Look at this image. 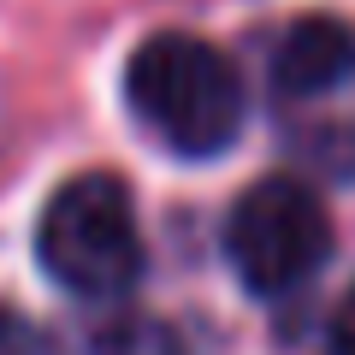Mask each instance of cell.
Listing matches in <instances>:
<instances>
[{
    "label": "cell",
    "instance_id": "obj_3",
    "mask_svg": "<svg viewBox=\"0 0 355 355\" xmlns=\"http://www.w3.org/2000/svg\"><path fill=\"white\" fill-rule=\"evenodd\" d=\"M225 254L254 296L302 291L331 254V219L308 184L261 178L237 196L225 219Z\"/></svg>",
    "mask_w": 355,
    "mask_h": 355
},
{
    "label": "cell",
    "instance_id": "obj_5",
    "mask_svg": "<svg viewBox=\"0 0 355 355\" xmlns=\"http://www.w3.org/2000/svg\"><path fill=\"white\" fill-rule=\"evenodd\" d=\"M89 355H184V343H178L172 326H160V320H119V326H107L101 338H95Z\"/></svg>",
    "mask_w": 355,
    "mask_h": 355
},
{
    "label": "cell",
    "instance_id": "obj_2",
    "mask_svg": "<svg viewBox=\"0 0 355 355\" xmlns=\"http://www.w3.org/2000/svg\"><path fill=\"white\" fill-rule=\"evenodd\" d=\"M36 261L71 296H125L142 272V237L130 190L113 172H83L53 190L36 225Z\"/></svg>",
    "mask_w": 355,
    "mask_h": 355
},
{
    "label": "cell",
    "instance_id": "obj_6",
    "mask_svg": "<svg viewBox=\"0 0 355 355\" xmlns=\"http://www.w3.org/2000/svg\"><path fill=\"white\" fill-rule=\"evenodd\" d=\"M0 355H53V343L42 338V326L18 308H0Z\"/></svg>",
    "mask_w": 355,
    "mask_h": 355
},
{
    "label": "cell",
    "instance_id": "obj_4",
    "mask_svg": "<svg viewBox=\"0 0 355 355\" xmlns=\"http://www.w3.org/2000/svg\"><path fill=\"white\" fill-rule=\"evenodd\" d=\"M349 71H355V30L331 12L296 18L279 36V48H272V89L296 95V101L349 83Z\"/></svg>",
    "mask_w": 355,
    "mask_h": 355
},
{
    "label": "cell",
    "instance_id": "obj_1",
    "mask_svg": "<svg viewBox=\"0 0 355 355\" xmlns=\"http://www.w3.org/2000/svg\"><path fill=\"white\" fill-rule=\"evenodd\" d=\"M125 101L137 125H148L172 154H207L231 148L243 130V77L214 42L160 30L148 36L125 65Z\"/></svg>",
    "mask_w": 355,
    "mask_h": 355
},
{
    "label": "cell",
    "instance_id": "obj_7",
    "mask_svg": "<svg viewBox=\"0 0 355 355\" xmlns=\"http://www.w3.org/2000/svg\"><path fill=\"white\" fill-rule=\"evenodd\" d=\"M331 355H355V291L343 296L338 320H331Z\"/></svg>",
    "mask_w": 355,
    "mask_h": 355
}]
</instances>
